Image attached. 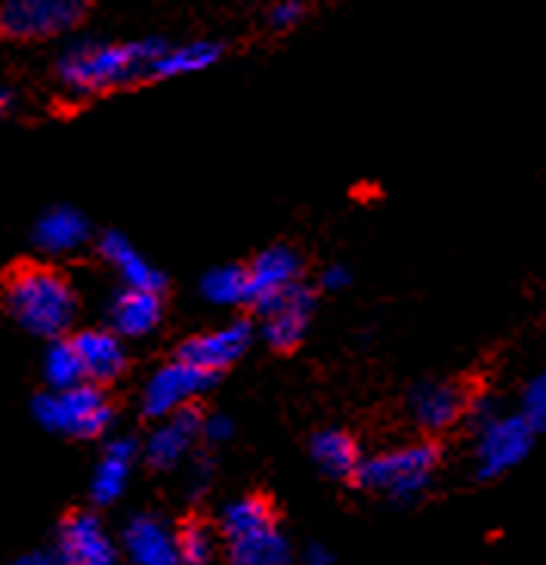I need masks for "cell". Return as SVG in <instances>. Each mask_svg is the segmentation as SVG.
<instances>
[{
  "instance_id": "cell-1",
  "label": "cell",
  "mask_w": 546,
  "mask_h": 565,
  "mask_svg": "<svg viewBox=\"0 0 546 565\" xmlns=\"http://www.w3.org/2000/svg\"><path fill=\"white\" fill-rule=\"evenodd\" d=\"M168 38L146 34L133 41L111 38H72L53 62L56 84L75 99H93L106 93L152 84L154 65L168 50Z\"/></svg>"
},
{
  "instance_id": "cell-2",
  "label": "cell",
  "mask_w": 546,
  "mask_h": 565,
  "mask_svg": "<svg viewBox=\"0 0 546 565\" xmlns=\"http://www.w3.org/2000/svg\"><path fill=\"white\" fill-rule=\"evenodd\" d=\"M3 309L29 334L60 340L77 316V294L68 276L44 263H22L3 281Z\"/></svg>"
},
{
  "instance_id": "cell-3",
  "label": "cell",
  "mask_w": 546,
  "mask_h": 565,
  "mask_svg": "<svg viewBox=\"0 0 546 565\" xmlns=\"http://www.w3.org/2000/svg\"><path fill=\"white\" fill-rule=\"evenodd\" d=\"M472 470L479 479H501L532 455L534 433L518 412H501L488 398H472Z\"/></svg>"
},
{
  "instance_id": "cell-4",
  "label": "cell",
  "mask_w": 546,
  "mask_h": 565,
  "mask_svg": "<svg viewBox=\"0 0 546 565\" xmlns=\"http://www.w3.org/2000/svg\"><path fill=\"white\" fill-rule=\"evenodd\" d=\"M439 445L420 439V443L398 445V448H386L371 458H362L355 482L362 489L377 491L395 501H410L429 489L432 476L439 473Z\"/></svg>"
},
{
  "instance_id": "cell-5",
  "label": "cell",
  "mask_w": 546,
  "mask_h": 565,
  "mask_svg": "<svg viewBox=\"0 0 546 565\" xmlns=\"http://www.w3.org/2000/svg\"><path fill=\"white\" fill-rule=\"evenodd\" d=\"M34 417L50 433L68 439H99L115 424V408L106 386L81 383L72 390H46L34 398Z\"/></svg>"
},
{
  "instance_id": "cell-6",
  "label": "cell",
  "mask_w": 546,
  "mask_h": 565,
  "mask_svg": "<svg viewBox=\"0 0 546 565\" xmlns=\"http://www.w3.org/2000/svg\"><path fill=\"white\" fill-rule=\"evenodd\" d=\"M90 0H0V38L56 41L84 25Z\"/></svg>"
},
{
  "instance_id": "cell-7",
  "label": "cell",
  "mask_w": 546,
  "mask_h": 565,
  "mask_svg": "<svg viewBox=\"0 0 546 565\" xmlns=\"http://www.w3.org/2000/svg\"><path fill=\"white\" fill-rule=\"evenodd\" d=\"M213 383H216V377L197 371L195 365L182 362L180 355H176L173 362L158 367L152 377L146 381L142 402H139L142 417H149V420H164V417L182 412V408H192L197 398L211 390Z\"/></svg>"
},
{
  "instance_id": "cell-8",
  "label": "cell",
  "mask_w": 546,
  "mask_h": 565,
  "mask_svg": "<svg viewBox=\"0 0 546 565\" xmlns=\"http://www.w3.org/2000/svg\"><path fill=\"white\" fill-rule=\"evenodd\" d=\"M56 559L60 565H121V551L108 535L96 513L77 510L62 520L56 532Z\"/></svg>"
},
{
  "instance_id": "cell-9",
  "label": "cell",
  "mask_w": 546,
  "mask_h": 565,
  "mask_svg": "<svg viewBox=\"0 0 546 565\" xmlns=\"http://www.w3.org/2000/svg\"><path fill=\"white\" fill-rule=\"evenodd\" d=\"M470 386L460 381H426L417 383L408 396L410 420L424 433H445L470 417Z\"/></svg>"
},
{
  "instance_id": "cell-10",
  "label": "cell",
  "mask_w": 546,
  "mask_h": 565,
  "mask_svg": "<svg viewBox=\"0 0 546 565\" xmlns=\"http://www.w3.org/2000/svg\"><path fill=\"white\" fill-rule=\"evenodd\" d=\"M300 281H303V257L293 247L275 245L259 250L247 263V309L259 316L266 306H272Z\"/></svg>"
},
{
  "instance_id": "cell-11",
  "label": "cell",
  "mask_w": 546,
  "mask_h": 565,
  "mask_svg": "<svg viewBox=\"0 0 546 565\" xmlns=\"http://www.w3.org/2000/svg\"><path fill=\"white\" fill-rule=\"evenodd\" d=\"M250 343H254V324L244 319H235L220 324V328L189 337L176 355H180L182 362L195 365L197 371H204L211 377H220L223 371H228L242 359L244 352L250 350Z\"/></svg>"
},
{
  "instance_id": "cell-12",
  "label": "cell",
  "mask_w": 546,
  "mask_h": 565,
  "mask_svg": "<svg viewBox=\"0 0 546 565\" xmlns=\"http://www.w3.org/2000/svg\"><path fill=\"white\" fill-rule=\"evenodd\" d=\"M312 312H315V290L300 281L297 288H290L285 297H278L272 306L259 312V334L275 352L297 350L312 324Z\"/></svg>"
},
{
  "instance_id": "cell-13",
  "label": "cell",
  "mask_w": 546,
  "mask_h": 565,
  "mask_svg": "<svg viewBox=\"0 0 546 565\" xmlns=\"http://www.w3.org/2000/svg\"><path fill=\"white\" fill-rule=\"evenodd\" d=\"M201 424H204V414L197 405L158 420V427L142 443V458L149 460L154 470H173L201 443Z\"/></svg>"
},
{
  "instance_id": "cell-14",
  "label": "cell",
  "mask_w": 546,
  "mask_h": 565,
  "mask_svg": "<svg viewBox=\"0 0 546 565\" xmlns=\"http://www.w3.org/2000/svg\"><path fill=\"white\" fill-rule=\"evenodd\" d=\"M121 547L130 565H182L176 532L154 513H139L127 522Z\"/></svg>"
},
{
  "instance_id": "cell-15",
  "label": "cell",
  "mask_w": 546,
  "mask_h": 565,
  "mask_svg": "<svg viewBox=\"0 0 546 565\" xmlns=\"http://www.w3.org/2000/svg\"><path fill=\"white\" fill-rule=\"evenodd\" d=\"M77 359L84 367V381L106 386V383L118 381L127 371V350L124 340L111 328H87L72 334Z\"/></svg>"
},
{
  "instance_id": "cell-16",
  "label": "cell",
  "mask_w": 546,
  "mask_h": 565,
  "mask_svg": "<svg viewBox=\"0 0 546 565\" xmlns=\"http://www.w3.org/2000/svg\"><path fill=\"white\" fill-rule=\"evenodd\" d=\"M161 319H164V300L152 290L121 288L108 303V328L121 340L152 334Z\"/></svg>"
},
{
  "instance_id": "cell-17",
  "label": "cell",
  "mask_w": 546,
  "mask_h": 565,
  "mask_svg": "<svg viewBox=\"0 0 546 565\" xmlns=\"http://www.w3.org/2000/svg\"><path fill=\"white\" fill-rule=\"evenodd\" d=\"M139 455H142V443H137L133 436H118V439H111L106 445V451H103V458L96 463L90 479L93 504L108 507L121 498Z\"/></svg>"
},
{
  "instance_id": "cell-18",
  "label": "cell",
  "mask_w": 546,
  "mask_h": 565,
  "mask_svg": "<svg viewBox=\"0 0 546 565\" xmlns=\"http://www.w3.org/2000/svg\"><path fill=\"white\" fill-rule=\"evenodd\" d=\"M96 247H99V257L118 273L124 288L164 294V276H161V269H154L152 263L146 260L137 247H133V242L127 235H121V232H103Z\"/></svg>"
},
{
  "instance_id": "cell-19",
  "label": "cell",
  "mask_w": 546,
  "mask_h": 565,
  "mask_svg": "<svg viewBox=\"0 0 546 565\" xmlns=\"http://www.w3.org/2000/svg\"><path fill=\"white\" fill-rule=\"evenodd\" d=\"M87 242H90V220L68 204L50 207L34 223V245L44 254H72Z\"/></svg>"
},
{
  "instance_id": "cell-20",
  "label": "cell",
  "mask_w": 546,
  "mask_h": 565,
  "mask_svg": "<svg viewBox=\"0 0 546 565\" xmlns=\"http://www.w3.org/2000/svg\"><path fill=\"white\" fill-rule=\"evenodd\" d=\"M223 56H226V44L220 38H195V41L168 44L164 56L154 65V81L201 75V72L213 68V65H220Z\"/></svg>"
},
{
  "instance_id": "cell-21",
  "label": "cell",
  "mask_w": 546,
  "mask_h": 565,
  "mask_svg": "<svg viewBox=\"0 0 546 565\" xmlns=\"http://www.w3.org/2000/svg\"><path fill=\"white\" fill-rule=\"evenodd\" d=\"M309 455L321 473L331 479H355L362 467V451L346 429H321L309 443Z\"/></svg>"
},
{
  "instance_id": "cell-22",
  "label": "cell",
  "mask_w": 546,
  "mask_h": 565,
  "mask_svg": "<svg viewBox=\"0 0 546 565\" xmlns=\"http://www.w3.org/2000/svg\"><path fill=\"white\" fill-rule=\"evenodd\" d=\"M232 565H290V544L281 535L278 522L259 532L226 541Z\"/></svg>"
},
{
  "instance_id": "cell-23",
  "label": "cell",
  "mask_w": 546,
  "mask_h": 565,
  "mask_svg": "<svg viewBox=\"0 0 546 565\" xmlns=\"http://www.w3.org/2000/svg\"><path fill=\"white\" fill-rule=\"evenodd\" d=\"M278 516H275L272 504L263 498V494H244L238 501L223 510V520H220V532L226 541H235V537L250 535V532H259L266 525H275Z\"/></svg>"
},
{
  "instance_id": "cell-24",
  "label": "cell",
  "mask_w": 546,
  "mask_h": 565,
  "mask_svg": "<svg viewBox=\"0 0 546 565\" xmlns=\"http://www.w3.org/2000/svg\"><path fill=\"white\" fill-rule=\"evenodd\" d=\"M41 367H44L46 390H72V386L87 383L84 381V367H81V359H77L72 337L50 340Z\"/></svg>"
},
{
  "instance_id": "cell-25",
  "label": "cell",
  "mask_w": 546,
  "mask_h": 565,
  "mask_svg": "<svg viewBox=\"0 0 546 565\" xmlns=\"http://www.w3.org/2000/svg\"><path fill=\"white\" fill-rule=\"evenodd\" d=\"M201 294L213 306H247V266H216L201 281Z\"/></svg>"
},
{
  "instance_id": "cell-26",
  "label": "cell",
  "mask_w": 546,
  "mask_h": 565,
  "mask_svg": "<svg viewBox=\"0 0 546 565\" xmlns=\"http://www.w3.org/2000/svg\"><path fill=\"white\" fill-rule=\"evenodd\" d=\"M176 547H180V559L185 565H204L216 551V535L207 522L185 520L176 529Z\"/></svg>"
},
{
  "instance_id": "cell-27",
  "label": "cell",
  "mask_w": 546,
  "mask_h": 565,
  "mask_svg": "<svg viewBox=\"0 0 546 565\" xmlns=\"http://www.w3.org/2000/svg\"><path fill=\"white\" fill-rule=\"evenodd\" d=\"M518 414L528 420V427L534 433L546 429V371L528 377V383L522 386V396H518Z\"/></svg>"
},
{
  "instance_id": "cell-28",
  "label": "cell",
  "mask_w": 546,
  "mask_h": 565,
  "mask_svg": "<svg viewBox=\"0 0 546 565\" xmlns=\"http://www.w3.org/2000/svg\"><path fill=\"white\" fill-rule=\"evenodd\" d=\"M306 0H272L266 7V29L275 31V34H285V31L300 29L306 22Z\"/></svg>"
},
{
  "instance_id": "cell-29",
  "label": "cell",
  "mask_w": 546,
  "mask_h": 565,
  "mask_svg": "<svg viewBox=\"0 0 546 565\" xmlns=\"http://www.w3.org/2000/svg\"><path fill=\"white\" fill-rule=\"evenodd\" d=\"M232 417L226 414H204V424H201V443L204 445H223L232 439Z\"/></svg>"
},
{
  "instance_id": "cell-30",
  "label": "cell",
  "mask_w": 546,
  "mask_h": 565,
  "mask_svg": "<svg viewBox=\"0 0 546 565\" xmlns=\"http://www.w3.org/2000/svg\"><path fill=\"white\" fill-rule=\"evenodd\" d=\"M319 285L324 290H331V294H336V290L350 288L352 285V273L346 269V266H328L324 273H321Z\"/></svg>"
},
{
  "instance_id": "cell-31",
  "label": "cell",
  "mask_w": 546,
  "mask_h": 565,
  "mask_svg": "<svg viewBox=\"0 0 546 565\" xmlns=\"http://www.w3.org/2000/svg\"><path fill=\"white\" fill-rule=\"evenodd\" d=\"M303 559H306V565H331L334 563V556L324 551L321 544H309L303 553Z\"/></svg>"
},
{
  "instance_id": "cell-32",
  "label": "cell",
  "mask_w": 546,
  "mask_h": 565,
  "mask_svg": "<svg viewBox=\"0 0 546 565\" xmlns=\"http://www.w3.org/2000/svg\"><path fill=\"white\" fill-rule=\"evenodd\" d=\"M13 565H60L56 553H29L22 559H15Z\"/></svg>"
},
{
  "instance_id": "cell-33",
  "label": "cell",
  "mask_w": 546,
  "mask_h": 565,
  "mask_svg": "<svg viewBox=\"0 0 546 565\" xmlns=\"http://www.w3.org/2000/svg\"><path fill=\"white\" fill-rule=\"evenodd\" d=\"M15 103H19V96H15L13 87L0 84V118H3V115H10V111L15 108Z\"/></svg>"
}]
</instances>
